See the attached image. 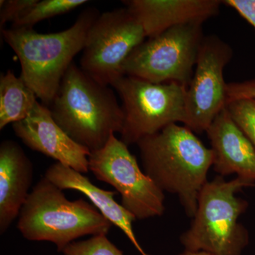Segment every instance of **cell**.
<instances>
[{"label":"cell","mask_w":255,"mask_h":255,"mask_svg":"<svg viewBox=\"0 0 255 255\" xmlns=\"http://www.w3.org/2000/svg\"><path fill=\"white\" fill-rule=\"evenodd\" d=\"M15 135L31 150L87 174L90 150L74 141L55 122L50 109L37 102L26 119L12 124Z\"/></svg>","instance_id":"11"},{"label":"cell","mask_w":255,"mask_h":255,"mask_svg":"<svg viewBox=\"0 0 255 255\" xmlns=\"http://www.w3.org/2000/svg\"><path fill=\"white\" fill-rule=\"evenodd\" d=\"M96 8H87L73 26L64 31L40 33L33 28H4V41L17 55L26 85L50 107L73 59L85 47L87 33L100 16Z\"/></svg>","instance_id":"2"},{"label":"cell","mask_w":255,"mask_h":255,"mask_svg":"<svg viewBox=\"0 0 255 255\" xmlns=\"http://www.w3.org/2000/svg\"><path fill=\"white\" fill-rule=\"evenodd\" d=\"M179 255H212L209 254L207 253H204V252H189L184 251V253H181Z\"/></svg>","instance_id":"23"},{"label":"cell","mask_w":255,"mask_h":255,"mask_svg":"<svg viewBox=\"0 0 255 255\" xmlns=\"http://www.w3.org/2000/svg\"><path fill=\"white\" fill-rule=\"evenodd\" d=\"M226 107L255 147V100L241 99L231 101Z\"/></svg>","instance_id":"19"},{"label":"cell","mask_w":255,"mask_h":255,"mask_svg":"<svg viewBox=\"0 0 255 255\" xmlns=\"http://www.w3.org/2000/svg\"><path fill=\"white\" fill-rule=\"evenodd\" d=\"M63 191L46 177L38 181L18 217L23 238L50 242L63 252L82 236L108 234L112 224L95 206L82 199L68 200Z\"/></svg>","instance_id":"4"},{"label":"cell","mask_w":255,"mask_h":255,"mask_svg":"<svg viewBox=\"0 0 255 255\" xmlns=\"http://www.w3.org/2000/svg\"><path fill=\"white\" fill-rule=\"evenodd\" d=\"M122 101L124 125L121 139L128 146L178 122L185 121L187 87L157 84L124 75L112 85Z\"/></svg>","instance_id":"6"},{"label":"cell","mask_w":255,"mask_h":255,"mask_svg":"<svg viewBox=\"0 0 255 255\" xmlns=\"http://www.w3.org/2000/svg\"><path fill=\"white\" fill-rule=\"evenodd\" d=\"M38 0H1L0 10V28L4 29L5 25L11 22V24L26 11H28Z\"/></svg>","instance_id":"20"},{"label":"cell","mask_w":255,"mask_h":255,"mask_svg":"<svg viewBox=\"0 0 255 255\" xmlns=\"http://www.w3.org/2000/svg\"><path fill=\"white\" fill-rule=\"evenodd\" d=\"M123 2L140 23L147 38L180 25L203 24L219 14L223 4L219 0H128Z\"/></svg>","instance_id":"12"},{"label":"cell","mask_w":255,"mask_h":255,"mask_svg":"<svg viewBox=\"0 0 255 255\" xmlns=\"http://www.w3.org/2000/svg\"><path fill=\"white\" fill-rule=\"evenodd\" d=\"M228 102L241 99L255 100V79L228 83Z\"/></svg>","instance_id":"21"},{"label":"cell","mask_w":255,"mask_h":255,"mask_svg":"<svg viewBox=\"0 0 255 255\" xmlns=\"http://www.w3.org/2000/svg\"><path fill=\"white\" fill-rule=\"evenodd\" d=\"M44 177L62 190L71 189L86 196L92 205L114 226L122 230L137 251L145 255L134 233L132 223L135 216L127 211L122 204L114 200L116 191L101 189L92 184L84 174L77 172L68 166L55 162L47 169Z\"/></svg>","instance_id":"15"},{"label":"cell","mask_w":255,"mask_h":255,"mask_svg":"<svg viewBox=\"0 0 255 255\" xmlns=\"http://www.w3.org/2000/svg\"><path fill=\"white\" fill-rule=\"evenodd\" d=\"M145 38L141 25L127 7L103 13L87 33L80 68L95 81L112 87L124 76L128 57Z\"/></svg>","instance_id":"9"},{"label":"cell","mask_w":255,"mask_h":255,"mask_svg":"<svg viewBox=\"0 0 255 255\" xmlns=\"http://www.w3.org/2000/svg\"><path fill=\"white\" fill-rule=\"evenodd\" d=\"M222 3L236 10L255 28V0H226Z\"/></svg>","instance_id":"22"},{"label":"cell","mask_w":255,"mask_h":255,"mask_svg":"<svg viewBox=\"0 0 255 255\" xmlns=\"http://www.w3.org/2000/svg\"><path fill=\"white\" fill-rule=\"evenodd\" d=\"M48 108L64 131L90 152L103 147L112 134L123 128V110L113 90L90 78L75 63Z\"/></svg>","instance_id":"3"},{"label":"cell","mask_w":255,"mask_h":255,"mask_svg":"<svg viewBox=\"0 0 255 255\" xmlns=\"http://www.w3.org/2000/svg\"><path fill=\"white\" fill-rule=\"evenodd\" d=\"M145 255H149L145 254Z\"/></svg>","instance_id":"24"},{"label":"cell","mask_w":255,"mask_h":255,"mask_svg":"<svg viewBox=\"0 0 255 255\" xmlns=\"http://www.w3.org/2000/svg\"><path fill=\"white\" fill-rule=\"evenodd\" d=\"M86 3L87 0H38L11 24V28H33L40 21L66 14Z\"/></svg>","instance_id":"17"},{"label":"cell","mask_w":255,"mask_h":255,"mask_svg":"<svg viewBox=\"0 0 255 255\" xmlns=\"http://www.w3.org/2000/svg\"><path fill=\"white\" fill-rule=\"evenodd\" d=\"M37 97L21 76L8 70L0 77V129L21 122L29 115Z\"/></svg>","instance_id":"16"},{"label":"cell","mask_w":255,"mask_h":255,"mask_svg":"<svg viewBox=\"0 0 255 255\" xmlns=\"http://www.w3.org/2000/svg\"><path fill=\"white\" fill-rule=\"evenodd\" d=\"M214 155L213 167L221 177L236 174L255 182V147L227 107L206 130Z\"/></svg>","instance_id":"13"},{"label":"cell","mask_w":255,"mask_h":255,"mask_svg":"<svg viewBox=\"0 0 255 255\" xmlns=\"http://www.w3.org/2000/svg\"><path fill=\"white\" fill-rule=\"evenodd\" d=\"M232 57V48L219 37L204 36L185 95L184 124L193 132H206L227 107L228 83L223 71Z\"/></svg>","instance_id":"10"},{"label":"cell","mask_w":255,"mask_h":255,"mask_svg":"<svg viewBox=\"0 0 255 255\" xmlns=\"http://www.w3.org/2000/svg\"><path fill=\"white\" fill-rule=\"evenodd\" d=\"M89 169L98 180L115 188L122 196L121 204L135 219L164 214V191L142 172L128 145L115 134L103 147L90 152Z\"/></svg>","instance_id":"8"},{"label":"cell","mask_w":255,"mask_h":255,"mask_svg":"<svg viewBox=\"0 0 255 255\" xmlns=\"http://www.w3.org/2000/svg\"><path fill=\"white\" fill-rule=\"evenodd\" d=\"M31 161L17 142L0 145V233L7 231L27 200L33 182Z\"/></svg>","instance_id":"14"},{"label":"cell","mask_w":255,"mask_h":255,"mask_svg":"<svg viewBox=\"0 0 255 255\" xmlns=\"http://www.w3.org/2000/svg\"><path fill=\"white\" fill-rule=\"evenodd\" d=\"M201 23H188L147 38L129 55L124 75L157 84L177 82L188 87L204 36Z\"/></svg>","instance_id":"7"},{"label":"cell","mask_w":255,"mask_h":255,"mask_svg":"<svg viewBox=\"0 0 255 255\" xmlns=\"http://www.w3.org/2000/svg\"><path fill=\"white\" fill-rule=\"evenodd\" d=\"M62 253L64 255H124L107 235L92 236L85 241L69 244Z\"/></svg>","instance_id":"18"},{"label":"cell","mask_w":255,"mask_h":255,"mask_svg":"<svg viewBox=\"0 0 255 255\" xmlns=\"http://www.w3.org/2000/svg\"><path fill=\"white\" fill-rule=\"evenodd\" d=\"M137 145L145 173L164 192L177 194L188 216L194 218L213 166L211 149L189 128L177 124L143 137Z\"/></svg>","instance_id":"1"},{"label":"cell","mask_w":255,"mask_h":255,"mask_svg":"<svg viewBox=\"0 0 255 255\" xmlns=\"http://www.w3.org/2000/svg\"><path fill=\"white\" fill-rule=\"evenodd\" d=\"M255 182L236 177L226 181L217 176L201 189L190 228L180 237L186 251L212 255H242L249 243L246 228L238 222L248 201L236 194Z\"/></svg>","instance_id":"5"}]
</instances>
